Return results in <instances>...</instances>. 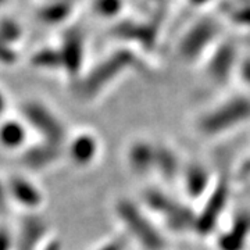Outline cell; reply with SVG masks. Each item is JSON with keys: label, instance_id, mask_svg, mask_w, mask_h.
Wrapping results in <instances>:
<instances>
[{"label": "cell", "instance_id": "cell-29", "mask_svg": "<svg viewBox=\"0 0 250 250\" xmlns=\"http://www.w3.org/2000/svg\"><path fill=\"white\" fill-rule=\"evenodd\" d=\"M49 1H57V0H49ZM62 1H70V0H62Z\"/></svg>", "mask_w": 250, "mask_h": 250}, {"label": "cell", "instance_id": "cell-13", "mask_svg": "<svg viewBox=\"0 0 250 250\" xmlns=\"http://www.w3.org/2000/svg\"><path fill=\"white\" fill-rule=\"evenodd\" d=\"M47 235V225L43 220L38 217H28L22 223L18 242L16 243L17 250H38L45 242Z\"/></svg>", "mask_w": 250, "mask_h": 250}, {"label": "cell", "instance_id": "cell-6", "mask_svg": "<svg viewBox=\"0 0 250 250\" xmlns=\"http://www.w3.org/2000/svg\"><path fill=\"white\" fill-rule=\"evenodd\" d=\"M228 200H229V187L225 181H220L208 192L205 207L199 213H196L195 232L203 236L213 232L225 207L228 205Z\"/></svg>", "mask_w": 250, "mask_h": 250}, {"label": "cell", "instance_id": "cell-21", "mask_svg": "<svg viewBox=\"0 0 250 250\" xmlns=\"http://www.w3.org/2000/svg\"><path fill=\"white\" fill-rule=\"evenodd\" d=\"M18 60L17 53L13 50L11 45L0 39V64L3 65H13Z\"/></svg>", "mask_w": 250, "mask_h": 250}, {"label": "cell", "instance_id": "cell-4", "mask_svg": "<svg viewBox=\"0 0 250 250\" xmlns=\"http://www.w3.org/2000/svg\"><path fill=\"white\" fill-rule=\"evenodd\" d=\"M22 116L28 124L43 138L45 142L62 146L67 141L65 128L60 118L42 102L29 100L22 104Z\"/></svg>", "mask_w": 250, "mask_h": 250}, {"label": "cell", "instance_id": "cell-28", "mask_svg": "<svg viewBox=\"0 0 250 250\" xmlns=\"http://www.w3.org/2000/svg\"><path fill=\"white\" fill-rule=\"evenodd\" d=\"M6 1H7V0H0V6H1V4H4Z\"/></svg>", "mask_w": 250, "mask_h": 250}, {"label": "cell", "instance_id": "cell-5", "mask_svg": "<svg viewBox=\"0 0 250 250\" xmlns=\"http://www.w3.org/2000/svg\"><path fill=\"white\" fill-rule=\"evenodd\" d=\"M129 64L131 62L128 60L126 54L121 53L111 56L110 59L96 65L86 77L80 81V83L77 85V95L81 99L86 100L98 96Z\"/></svg>", "mask_w": 250, "mask_h": 250}, {"label": "cell", "instance_id": "cell-20", "mask_svg": "<svg viewBox=\"0 0 250 250\" xmlns=\"http://www.w3.org/2000/svg\"><path fill=\"white\" fill-rule=\"evenodd\" d=\"M21 35H22V29L17 21L11 18L0 20V39L11 45L13 42H18Z\"/></svg>", "mask_w": 250, "mask_h": 250}, {"label": "cell", "instance_id": "cell-23", "mask_svg": "<svg viewBox=\"0 0 250 250\" xmlns=\"http://www.w3.org/2000/svg\"><path fill=\"white\" fill-rule=\"evenodd\" d=\"M7 197H9L7 185L0 179V211H3L7 207Z\"/></svg>", "mask_w": 250, "mask_h": 250}, {"label": "cell", "instance_id": "cell-8", "mask_svg": "<svg viewBox=\"0 0 250 250\" xmlns=\"http://www.w3.org/2000/svg\"><path fill=\"white\" fill-rule=\"evenodd\" d=\"M6 185L9 197L28 210L38 208L43 203V192L25 177H11Z\"/></svg>", "mask_w": 250, "mask_h": 250}, {"label": "cell", "instance_id": "cell-12", "mask_svg": "<svg viewBox=\"0 0 250 250\" xmlns=\"http://www.w3.org/2000/svg\"><path fill=\"white\" fill-rule=\"evenodd\" d=\"M157 145L147 141H136L128 149V166L136 174H147L154 170Z\"/></svg>", "mask_w": 250, "mask_h": 250}, {"label": "cell", "instance_id": "cell-16", "mask_svg": "<svg viewBox=\"0 0 250 250\" xmlns=\"http://www.w3.org/2000/svg\"><path fill=\"white\" fill-rule=\"evenodd\" d=\"M27 141V129L20 121L7 120L0 125V143L7 149H18Z\"/></svg>", "mask_w": 250, "mask_h": 250}, {"label": "cell", "instance_id": "cell-25", "mask_svg": "<svg viewBox=\"0 0 250 250\" xmlns=\"http://www.w3.org/2000/svg\"><path fill=\"white\" fill-rule=\"evenodd\" d=\"M96 250H124V245L121 241H110Z\"/></svg>", "mask_w": 250, "mask_h": 250}, {"label": "cell", "instance_id": "cell-22", "mask_svg": "<svg viewBox=\"0 0 250 250\" xmlns=\"http://www.w3.org/2000/svg\"><path fill=\"white\" fill-rule=\"evenodd\" d=\"M14 239L7 228L0 227V250H13Z\"/></svg>", "mask_w": 250, "mask_h": 250}, {"label": "cell", "instance_id": "cell-3", "mask_svg": "<svg viewBox=\"0 0 250 250\" xmlns=\"http://www.w3.org/2000/svg\"><path fill=\"white\" fill-rule=\"evenodd\" d=\"M145 202L153 213L160 215L172 231L179 233L195 232L197 214L184 203L154 189L146 192Z\"/></svg>", "mask_w": 250, "mask_h": 250}, {"label": "cell", "instance_id": "cell-18", "mask_svg": "<svg viewBox=\"0 0 250 250\" xmlns=\"http://www.w3.org/2000/svg\"><path fill=\"white\" fill-rule=\"evenodd\" d=\"M31 64L42 70H59L62 68L60 50L57 49H41L31 57Z\"/></svg>", "mask_w": 250, "mask_h": 250}, {"label": "cell", "instance_id": "cell-17", "mask_svg": "<svg viewBox=\"0 0 250 250\" xmlns=\"http://www.w3.org/2000/svg\"><path fill=\"white\" fill-rule=\"evenodd\" d=\"M71 11L72 7L70 1L57 0V1H49L45 6L39 7L36 11V16L45 24H59L67 20Z\"/></svg>", "mask_w": 250, "mask_h": 250}, {"label": "cell", "instance_id": "cell-10", "mask_svg": "<svg viewBox=\"0 0 250 250\" xmlns=\"http://www.w3.org/2000/svg\"><path fill=\"white\" fill-rule=\"evenodd\" d=\"M62 146L49 142H41L29 146L21 154V163L31 170H43L53 166L62 156Z\"/></svg>", "mask_w": 250, "mask_h": 250}, {"label": "cell", "instance_id": "cell-26", "mask_svg": "<svg viewBox=\"0 0 250 250\" xmlns=\"http://www.w3.org/2000/svg\"><path fill=\"white\" fill-rule=\"evenodd\" d=\"M242 78L250 86V60H246L242 65Z\"/></svg>", "mask_w": 250, "mask_h": 250}, {"label": "cell", "instance_id": "cell-7", "mask_svg": "<svg viewBox=\"0 0 250 250\" xmlns=\"http://www.w3.org/2000/svg\"><path fill=\"white\" fill-rule=\"evenodd\" d=\"M83 39L78 29H70L64 34L62 45L59 49L62 54V70L70 77H78L83 60Z\"/></svg>", "mask_w": 250, "mask_h": 250}, {"label": "cell", "instance_id": "cell-15", "mask_svg": "<svg viewBox=\"0 0 250 250\" xmlns=\"http://www.w3.org/2000/svg\"><path fill=\"white\" fill-rule=\"evenodd\" d=\"M154 171H157L161 178H164L166 181H174L179 175L181 166H179L178 156L168 146L157 145Z\"/></svg>", "mask_w": 250, "mask_h": 250}, {"label": "cell", "instance_id": "cell-11", "mask_svg": "<svg viewBox=\"0 0 250 250\" xmlns=\"http://www.w3.org/2000/svg\"><path fill=\"white\" fill-rule=\"evenodd\" d=\"M250 236V214L241 213L235 217L229 229L217 239L218 250H243Z\"/></svg>", "mask_w": 250, "mask_h": 250}, {"label": "cell", "instance_id": "cell-27", "mask_svg": "<svg viewBox=\"0 0 250 250\" xmlns=\"http://www.w3.org/2000/svg\"><path fill=\"white\" fill-rule=\"evenodd\" d=\"M6 106H7V100H6V96H4V93L0 90V116L4 113V110H6Z\"/></svg>", "mask_w": 250, "mask_h": 250}, {"label": "cell", "instance_id": "cell-24", "mask_svg": "<svg viewBox=\"0 0 250 250\" xmlns=\"http://www.w3.org/2000/svg\"><path fill=\"white\" fill-rule=\"evenodd\" d=\"M238 177L241 179L250 178V157L248 160H245V163H242V166L239 167V171H238Z\"/></svg>", "mask_w": 250, "mask_h": 250}, {"label": "cell", "instance_id": "cell-1", "mask_svg": "<svg viewBox=\"0 0 250 250\" xmlns=\"http://www.w3.org/2000/svg\"><path fill=\"white\" fill-rule=\"evenodd\" d=\"M116 214L143 250H164L167 248V242L163 233L131 200H118L116 205Z\"/></svg>", "mask_w": 250, "mask_h": 250}, {"label": "cell", "instance_id": "cell-9", "mask_svg": "<svg viewBox=\"0 0 250 250\" xmlns=\"http://www.w3.org/2000/svg\"><path fill=\"white\" fill-rule=\"evenodd\" d=\"M67 154L71 163L78 167H86L96 160L99 154L98 138L90 132H80L70 139Z\"/></svg>", "mask_w": 250, "mask_h": 250}, {"label": "cell", "instance_id": "cell-2", "mask_svg": "<svg viewBox=\"0 0 250 250\" xmlns=\"http://www.w3.org/2000/svg\"><path fill=\"white\" fill-rule=\"evenodd\" d=\"M250 121V99L232 98L210 110L199 120V131L205 136H218Z\"/></svg>", "mask_w": 250, "mask_h": 250}, {"label": "cell", "instance_id": "cell-19", "mask_svg": "<svg viewBox=\"0 0 250 250\" xmlns=\"http://www.w3.org/2000/svg\"><path fill=\"white\" fill-rule=\"evenodd\" d=\"M233 59L231 54L224 52L220 57H215V60L210 65V74L215 81H224L228 78V75L231 74L232 68Z\"/></svg>", "mask_w": 250, "mask_h": 250}, {"label": "cell", "instance_id": "cell-14", "mask_svg": "<svg viewBox=\"0 0 250 250\" xmlns=\"http://www.w3.org/2000/svg\"><path fill=\"white\" fill-rule=\"evenodd\" d=\"M211 177L210 172L206 170L203 166L193 164L188 167L184 172V185L185 192L190 199H200L202 196H207L211 190L210 188Z\"/></svg>", "mask_w": 250, "mask_h": 250}]
</instances>
